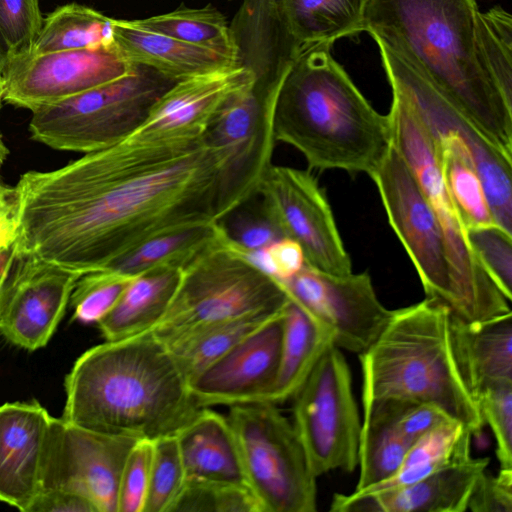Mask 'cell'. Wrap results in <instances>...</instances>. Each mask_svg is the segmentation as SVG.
I'll use <instances>...</instances> for the list:
<instances>
[{
  "mask_svg": "<svg viewBox=\"0 0 512 512\" xmlns=\"http://www.w3.org/2000/svg\"><path fill=\"white\" fill-rule=\"evenodd\" d=\"M65 391L63 420L135 440L175 435L203 408L152 331L85 351L67 374Z\"/></svg>",
  "mask_w": 512,
  "mask_h": 512,
  "instance_id": "2",
  "label": "cell"
},
{
  "mask_svg": "<svg viewBox=\"0 0 512 512\" xmlns=\"http://www.w3.org/2000/svg\"><path fill=\"white\" fill-rule=\"evenodd\" d=\"M253 79L248 69L232 67L179 80L126 139L143 143L200 139L227 98Z\"/></svg>",
  "mask_w": 512,
  "mask_h": 512,
  "instance_id": "19",
  "label": "cell"
},
{
  "mask_svg": "<svg viewBox=\"0 0 512 512\" xmlns=\"http://www.w3.org/2000/svg\"><path fill=\"white\" fill-rule=\"evenodd\" d=\"M223 154L204 136L178 143L125 139L14 187L15 248L84 275L143 242L219 221Z\"/></svg>",
  "mask_w": 512,
  "mask_h": 512,
  "instance_id": "1",
  "label": "cell"
},
{
  "mask_svg": "<svg viewBox=\"0 0 512 512\" xmlns=\"http://www.w3.org/2000/svg\"><path fill=\"white\" fill-rule=\"evenodd\" d=\"M6 219H7V218H6ZM3 220H5V219L0 220V223H1Z\"/></svg>",
  "mask_w": 512,
  "mask_h": 512,
  "instance_id": "54",
  "label": "cell"
},
{
  "mask_svg": "<svg viewBox=\"0 0 512 512\" xmlns=\"http://www.w3.org/2000/svg\"><path fill=\"white\" fill-rule=\"evenodd\" d=\"M398 399H384L363 409L358 449L360 473L355 490L391 476L413 445L396 423Z\"/></svg>",
  "mask_w": 512,
  "mask_h": 512,
  "instance_id": "28",
  "label": "cell"
},
{
  "mask_svg": "<svg viewBox=\"0 0 512 512\" xmlns=\"http://www.w3.org/2000/svg\"><path fill=\"white\" fill-rule=\"evenodd\" d=\"M169 512H261V508L247 487L185 481Z\"/></svg>",
  "mask_w": 512,
  "mask_h": 512,
  "instance_id": "38",
  "label": "cell"
},
{
  "mask_svg": "<svg viewBox=\"0 0 512 512\" xmlns=\"http://www.w3.org/2000/svg\"><path fill=\"white\" fill-rule=\"evenodd\" d=\"M476 47L482 69L512 107V17L503 8L478 12Z\"/></svg>",
  "mask_w": 512,
  "mask_h": 512,
  "instance_id": "35",
  "label": "cell"
},
{
  "mask_svg": "<svg viewBox=\"0 0 512 512\" xmlns=\"http://www.w3.org/2000/svg\"><path fill=\"white\" fill-rule=\"evenodd\" d=\"M468 433H471L468 428L454 420L440 424L413 443L391 476L369 487L354 490L348 495L335 494L329 510L347 502L400 489L421 480L449 460Z\"/></svg>",
  "mask_w": 512,
  "mask_h": 512,
  "instance_id": "31",
  "label": "cell"
},
{
  "mask_svg": "<svg viewBox=\"0 0 512 512\" xmlns=\"http://www.w3.org/2000/svg\"><path fill=\"white\" fill-rule=\"evenodd\" d=\"M229 240L246 255L260 251L283 238L280 231L263 211L241 205L220 220Z\"/></svg>",
  "mask_w": 512,
  "mask_h": 512,
  "instance_id": "42",
  "label": "cell"
},
{
  "mask_svg": "<svg viewBox=\"0 0 512 512\" xmlns=\"http://www.w3.org/2000/svg\"><path fill=\"white\" fill-rule=\"evenodd\" d=\"M138 440L95 432L52 418L42 489H66L89 498L98 512H117L126 459Z\"/></svg>",
  "mask_w": 512,
  "mask_h": 512,
  "instance_id": "16",
  "label": "cell"
},
{
  "mask_svg": "<svg viewBox=\"0 0 512 512\" xmlns=\"http://www.w3.org/2000/svg\"><path fill=\"white\" fill-rule=\"evenodd\" d=\"M186 481L175 435L152 441V457L143 512H169Z\"/></svg>",
  "mask_w": 512,
  "mask_h": 512,
  "instance_id": "37",
  "label": "cell"
},
{
  "mask_svg": "<svg viewBox=\"0 0 512 512\" xmlns=\"http://www.w3.org/2000/svg\"><path fill=\"white\" fill-rule=\"evenodd\" d=\"M331 46H303L290 66L275 103V140L300 151L310 169L371 177L393 145L391 120L365 99Z\"/></svg>",
  "mask_w": 512,
  "mask_h": 512,
  "instance_id": "4",
  "label": "cell"
},
{
  "mask_svg": "<svg viewBox=\"0 0 512 512\" xmlns=\"http://www.w3.org/2000/svg\"><path fill=\"white\" fill-rule=\"evenodd\" d=\"M288 301L278 280L226 234L180 270L169 307L152 332L165 340L211 323L277 314Z\"/></svg>",
  "mask_w": 512,
  "mask_h": 512,
  "instance_id": "6",
  "label": "cell"
},
{
  "mask_svg": "<svg viewBox=\"0 0 512 512\" xmlns=\"http://www.w3.org/2000/svg\"><path fill=\"white\" fill-rule=\"evenodd\" d=\"M466 434L454 454L421 480L400 489L338 505L332 512H464L490 459L471 455Z\"/></svg>",
  "mask_w": 512,
  "mask_h": 512,
  "instance_id": "22",
  "label": "cell"
},
{
  "mask_svg": "<svg viewBox=\"0 0 512 512\" xmlns=\"http://www.w3.org/2000/svg\"><path fill=\"white\" fill-rule=\"evenodd\" d=\"M4 91H5V80L3 73L0 72V110L2 106V102L4 101Z\"/></svg>",
  "mask_w": 512,
  "mask_h": 512,
  "instance_id": "53",
  "label": "cell"
},
{
  "mask_svg": "<svg viewBox=\"0 0 512 512\" xmlns=\"http://www.w3.org/2000/svg\"><path fill=\"white\" fill-rule=\"evenodd\" d=\"M247 256L277 280L290 277L305 264L299 245L286 237Z\"/></svg>",
  "mask_w": 512,
  "mask_h": 512,
  "instance_id": "46",
  "label": "cell"
},
{
  "mask_svg": "<svg viewBox=\"0 0 512 512\" xmlns=\"http://www.w3.org/2000/svg\"><path fill=\"white\" fill-rule=\"evenodd\" d=\"M151 457L152 441L138 440L131 449L121 474L117 512H143Z\"/></svg>",
  "mask_w": 512,
  "mask_h": 512,
  "instance_id": "44",
  "label": "cell"
},
{
  "mask_svg": "<svg viewBox=\"0 0 512 512\" xmlns=\"http://www.w3.org/2000/svg\"><path fill=\"white\" fill-rule=\"evenodd\" d=\"M359 360L363 409L390 398L430 403L473 436L481 433L484 422L456 364L443 305L425 298L394 310Z\"/></svg>",
  "mask_w": 512,
  "mask_h": 512,
  "instance_id": "5",
  "label": "cell"
},
{
  "mask_svg": "<svg viewBox=\"0 0 512 512\" xmlns=\"http://www.w3.org/2000/svg\"><path fill=\"white\" fill-rule=\"evenodd\" d=\"M476 0H368L364 31L406 59L512 158V107L481 67Z\"/></svg>",
  "mask_w": 512,
  "mask_h": 512,
  "instance_id": "3",
  "label": "cell"
},
{
  "mask_svg": "<svg viewBox=\"0 0 512 512\" xmlns=\"http://www.w3.org/2000/svg\"><path fill=\"white\" fill-rule=\"evenodd\" d=\"M175 436L186 481L247 487L238 445L227 417L203 407Z\"/></svg>",
  "mask_w": 512,
  "mask_h": 512,
  "instance_id": "24",
  "label": "cell"
},
{
  "mask_svg": "<svg viewBox=\"0 0 512 512\" xmlns=\"http://www.w3.org/2000/svg\"><path fill=\"white\" fill-rule=\"evenodd\" d=\"M434 143L446 186L466 229L495 223L480 178L466 153L451 142Z\"/></svg>",
  "mask_w": 512,
  "mask_h": 512,
  "instance_id": "36",
  "label": "cell"
},
{
  "mask_svg": "<svg viewBox=\"0 0 512 512\" xmlns=\"http://www.w3.org/2000/svg\"><path fill=\"white\" fill-rule=\"evenodd\" d=\"M375 42L391 89L405 98L436 143L453 142L467 154L494 222L512 234V158L489 142L406 59L381 41Z\"/></svg>",
  "mask_w": 512,
  "mask_h": 512,
  "instance_id": "10",
  "label": "cell"
},
{
  "mask_svg": "<svg viewBox=\"0 0 512 512\" xmlns=\"http://www.w3.org/2000/svg\"><path fill=\"white\" fill-rule=\"evenodd\" d=\"M290 32L303 46L330 44L364 31L368 0H276Z\"/></svg>",
  "mask_w": 512,
  "mask_h": 512,
  "instance_id": "30",
  "label": "cell"
},
{
  "mask_svg": "<svg viewBox=\"0 0 512 512\" xmlns=\"http://www.w3.org/2000/svg\"><path fill=\"white\" fill-rule=\"evenodd\" d=\"M229 408L246 484L261 512H315L317 477L292 422L271 402Z\"/></svg>",
  "mask_w": 512,
  "mask_h": 512,
  "instance_id": "9",
  "label": "cell"
},
{
  "mask_svg": "<svg viewBox=\"0 0 512 512\" xmlns=\"http://www.w3.org/2000/svg\"><path fill=\"white\" fill-rule=\"evenodd\" d=\"M117 47L133 63L150 66L175 79L237 67L233 59L135 26L131 20L113 19Z\"/></svg>",
  "mask_w": 512,
  "mask_h": 512,
  "instance_id": "25",
  "label": "cell"
},
{
  "mask_svg": "<svg viewBox=\"0 0 512 512\" xmlns=\"http://www.w3.org/2000/svg\"><path fill=\"white\" fill-rule=\"evenodd\" d=\"M82 275L24 254L20 274L0 313V334L34 351L53 336Z\"/></svg>",
  "mask_w": 512,
  "mask_h": 512,
  "instance_id": "20",
  "label": "cell"
},
{
  "mask_svg": "<svg viewBox=\"0 0 512 512\" xmlns=\"http://www.w3.org/2000/svg\"><path fill=\"white\" fill-rule=\"evenodd\" d=\"M135 64L129 75L32 111V139L55 150L84 154L125 140L179 81Z\"/></svg>",
  "mask_w": 512,
  "mask_h": 512,
  "instance_id": "8",
  "label": "cell"
},
{
  "mask_svg": "<svg viewBox=\"0 0 512 512\" xmlns=\"http://www.w3.org/2000/svg\"><path fill=\"white\" fill-rule=\"evenodd\" d=\"M292 399V424L314 476L353 472L362 423L340 348L333 344L325 351Z\"/></svg>",
  "mask_w": 512,
  "mask_h": 512,
  "instance_id": "11",
  "label": "cell"
},
{
  "mask_svg": "<svg viewBox=\"0 0 512 512\" xmlns=\"http://www.w3.org/2000/svg\"><path fill=\"white\" fill-rule=\"evenodd\" d=\"M279 89L253 79L227 98L204 134L224 156L219 221L257 196L273 165L274 109Z\"/></svg>",
  "mask_w": 512,
  "mask_h": 512,
  "instance_id": "12",
  "label": "cell"
},
{
  "mask_svg": "<svg viewBox=\"0 0 512 512\" xmlns=\"http://www.w3.org/2000/svg\"><path fill=\"white\" fill-rule=\"evenodd\" d=\"M8 154H9V150H8L5 142L3 141L2 136L0 135V167L7 159Z\"/></svg>",
  "mask_w": 512,
  "mask_h": 512,
  "instance_id": "52",
  "label": "cell"
},
{
  "mask_svg": "<svg viewBox=\"0 0 512 512\" xmlns=\"http://www.w3.org/2000/svg\"><path fill=\"white\" fill-rule=\"evenodd\" d=\"M371 178L388 221L419 275L425 298L443 305L452 314L456 299L441 226L394 141Z\"/></svg>",
  "mask_w": 512,
  "mask_h": 512,
  "instance_id": "13",
  "label": "cell"
},
{
  "mask_svg": "<svg viewBox=\"0 0 512 512\" xmlns=\"http://www.w3.org/2000/svg\"><path fill=\"white\" fill-rule=\"evenodd\" d=\"M42 25L39 0H0V32L10 60L31 54Z\"/></svg>",
  "mask_w": 512,
  "mask_h": 512,
  "instance_id": "41",
  "label": "cell"
},
{
  "mask_svg": "<svg viewBox=\"0 0 512 512\" xmlns=\"http://www.w3.org/2000/svg\"><path fill=\"white\" fill-rule=\"evenodd\" d=\"M333 344V332L289 299L283 310L278 371L267 402L277 405L292 399Z\"/></svg>",
  "mask_w": 512,
  "mask_h": 512,
  "instance_id": "26",
  "label": "cell"
},
{
  "mask_svg": "<svg viewBox=\"0 0 512 512\" xmlns=\"http://www.w3.org/2000/svg\"><path fill=\"white\" fill-rule=\"evenodd\" d=\"M134 278L109 269L82 275L71 295L73 318L83 323H97L107 315Z\"/></svg>",
  "mask_w": 512,
  "mask_h": 512,
  "instance_id": "39",
  "label": "cell"
},
{
  "mask_svg": "<svg viewBox=\"0 0 512 512\" xmlns=\"http://www.w3.org/2000/svg\"><path fill=\"white\" fill-rule=\"evenodd\" d=\"M388 113L393 141L412 170L441 226L455 292L452 316L479 322L511 311L510 302L474 254L467 229L446 186L441 160L428 131L405 98L392 90Z\"/></svg>",
  "mask_w": 512,
  "mask_h": 512,
  "instance_id": "7",
  "label": "cell"
},
{
  "mask_svg": "<svg viewBox=\"0 0 512 512\" xmlns=\"http://www.w3.org/2000/svg\"><path fill=\"white\" fill-rule=\"evenodd\" d=\"M144 30L223 54L236 63V48L225 17L212 6L179 8L144 19L131 20Z\"/></svg>",
  "mask_w": 512,
  "mask_h": 512,
  "instance_id": "34",
  "label": "cell"
},
{
  "mask_svg": "<svg viewBox=\"0 0 512 512\" xmlns=\"http://www.w3.org/2000/svg\"><path fill=\"white\" fill-rule=\"evenodd\" d=\"M283 310L189 382L199 407L268 401L280 359Z\"/></svg>",
  "mask_w": 512,
  "mask_h": 512,
  "instance_id": "18",
  "label": "cell"
},
{
  "mask_svg": "<svg viewBox=\"0 0 512 512\" xmlns=\"http://www.w3.org/2000/svg\"><path fill=\"white\" fill-rule=\"evenodd\" d=\"M468 510L512 512V469H500L497 475L485 471L473 489Z\"/></svg>",
  "mask_w": 512,
  "mask_h": 512,
  "instance_id": "45",
  "label": "cell"
},
{
  "mask_svg": "<svg viewBox=\"0 0 512 512\" xmlns=\"http://www.w3.org/2000/svg\"><path fill=\"white\" fill-rule=\"evenodd\" d=\"M24 254L13 243L0 251V313L6 304L21 271Z\"/></svg>",
  "mask_w": 512,
  "mask_h": 512,
  "instance_id": "48",
  "label": "cell"
},
{
  "mask_svg": "<svg viewBox=\"0 0 512 512\" xmlns=\"http://www.w3.org/2000/svg\"><path fill=\"white\" fill-rule=\"evenodd\" d=\"M135 66L117 45L14 58L3 73V100L34 111L129 75Z\"/></svg>",
  "mask_w": 512,
  "mask_h": 512,
  "instance_id": "17",
  "label": "cell"
},
{
  "mask_svg": "<svg viewBox=\"0 0 512 512\" xmlns=\"http://www.w3.org/2000/svg\"><path fill=\"white\" fill-rule=\"evenodd\" d=\"M28 512H98L86 496L66 489H42Z\"/></svg>",
  "mask_w": 512,
  "mask_h": 512,
  "instance_id": "47",
  "label": "cell"
},
{
  "mask_svg": "<svg viewBox=\"0 0 512 512\" xmlns=\"http://www.w3.org/2000/svg\"><path fill=\"white\" fill-rule=\"evenodd\" d=\"M15 208V190L14 187L6 185L0 179V220L11 218Z\"/></svg>",
  "mask_w": 512,
  "mask_h": 512,
  "instance_id": "49",
  "label": "cell"
},
{
  "mask_svg": "<svg viewBox=\"0 0 512 512\" xmlns=\"http://www.w3.org/2000/svg\"><path fill=\"white\" fill-rule=\"evenodd\" d=\"M274 315L276 314H257L211 323L160 340L173 355L189 384L192 379Z\"/></svg>",
  "mask_w": 512,
  "mask_h": 512,
  "instance_id": "32",
  "label": "cell"
},
{
  "mask_svg": "<svg viewBox=\"0 0 512 512\" xmlns=\"http://www.w3.org/2000/svg\"><path fill=\"white\" fill-rule=\"evenodd\" d=\"M16 227L13 217L7 218L0 223V251L9 247L15 239Z\"/></svg>",
  "mask_w": 512,
  "mask_h": 512,
  "instance_id": "50",
  "label": "cell"
},
{
  "mask_svg": "<svg viewBox=\"0 0 512 512\" xmlns=\"http://www.w3.org/2000/svg\"><path fill=\"white\" fill-rule=\"evenodd\" d=\"M225 236L220 221L178 229L143 242L105 269L129 278L160 269L181 270Z\"/></svg>",
  "mask_w": 512,
  "mask_h": 512,
  "instance_id": "29",
  "label": "cell"
},
{
  "mask_svg": "<svg viewBox=\"0 0 512 512\" xmlns=\"http://www.w3.org/2000/svg\"><path fill=\"white\" fill-rule=\"evenodd\" d=\"M477 404L484 424L489 425L495 438L500 469H512V385L485 390Z\"/></svg>",
  "mask_w": 512,
  "mask_h": 512,
  "instance_id": "43",
  "label": "cell"
},
{
  "mask_svg": "<svg viewBox=\"0 0 512 512\" xmlns=\"http://www.w3.org/2000/svg\"><path fill=\"white\" fill-rule=\"evenodd\" d=\"M467 238L485 271L511 301L512 234L496 223H491L468 228Z\"/></svg>",
  "mask_w": 512,
  "mask_h": 512,
  "instance_id": "40",
  "label": "cell"
},
{
  "mask_svg": "<svg viewBox=\"0 0 512 512\" xmlns=\"http://www.w3.org/2000/svg\"><path fill=\"white\" fill-rule=\"evenodd\" d=\"M278 282L290 300L333 332L338 348L358 355L378 338L394 311L380 302L368 272L333 275L304 264Z\"/></svg>",
  "mask_w": 512,
  "mask_h": 512,
  "instance_id": "15",
  "label": "cell"
},
{
  "mask_svg": "<svg viewBox=\"0 0 512 512\" xmlns=\"http://www.w3.org/2000/svg\"><path fill=\"white\" fill-rule=\"evenodd\" d=\"M52 418L36 401L0 406V500L23 512L42 488Z\"/></svg>",
  "mask_w": 512,
  "mask_h": 512,
  "instance_id": "21",
  "label": "cell"
},
{
  "mask_svg": "<svg viewBox=\"0 0 512 512\" xmlns=\"http://www.w3.org/2000/svg\"><path fill=\"white\" fill-rule=\"evenodd\" d=\"M257 195L282 236L299 245L305 264L333 275L352 273L330 205L310 172L272 165Z\"/></svg>",
  "mask_w": 512,
  "mask_h": 512,
  "instance_id": "14",
  "label": "cell"
},
{
  "mask_svg": "<svg viewBox=\"0 0 512 512\" xmlns=\"http://www.w3.org/2000/svg\"><path fill=\"white\" fill-rule=\"evenodd\" d=\"M180 280V270L160 269L135 277L99 322L106 341L152 331L164 316Z\"/></svg>",
  "mask_w": 512,
  "mask_h": 512,
  "instance_id": "27",
  "label": "cell"
},
{
  "mask_svg": "<svg viewBox=\"0 0 512 512\" xmlns=\"http://www.w3.org/2000/svg\"><path fill=\"white\" fill-rule=\"evenodd\" d=\"M9 51L7 45L3 39V36L0 32V72L4 73L8 63H9Z\"/></svg>",
  "mask_w": 512,
  "mask_h": 512,
  "instance_id": "51",
  "label": "cell"
},
{
  "mask_svg": "<svg viewBox=\"0 0 512 512\" xmlns=\"http://www.w3.org/2000/svg\"><path fill=\"white\" fill-rule=\"evenodd\" d=\"M453 355L469 392L512 385V312L479 322L450 314Z\"/></svg>",
  "mask_w": 512,
  "mask_h": 512,
  "instance_id": "23",
  "label": "cell"
},
{
  "mask_svg": "<svg viewBox=\"0 0 512 512\" xmlns=\"http://www.w3.org/2000/svg\"><path fill=\"white\" fill-rule=\"evenodd\" d=\"M114 45L113 18L90 7L70 3L43 18L30 55Z\"/></svg>",
  "mask_w": 512,
  "mask_h": 512,
  "instance_id": "33",
  "label": "cell"
}]
</instances>
